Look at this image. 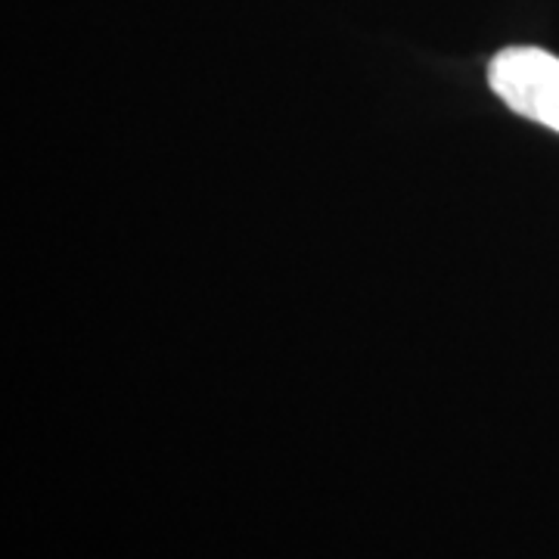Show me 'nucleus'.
Instances as JSON below:
<instances>
[{
	"label": "nucleus",
	"mask_w": 559,
	"mask_h": 559,
	"mask_svg": "<svg viewBox=\"0 0 559 559\" xmlns=\"http://www.w3.org/2000/svg\"><path fill=\"white\" fill-rule=\"evenodd\" d=\"M488 81L513 112L559 134V57L538 47L500 50L491 60Z\"/></svg>",
	"instance_id": "obj_1"
}]
</instances>
